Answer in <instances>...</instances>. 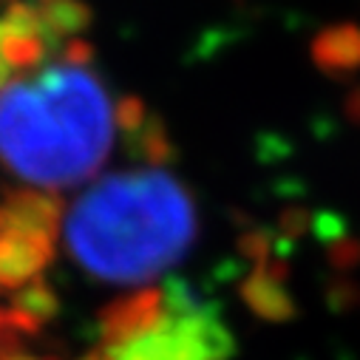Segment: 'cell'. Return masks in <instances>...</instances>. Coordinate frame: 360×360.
<instances>
[{
	"instance_id": "6da1fadb",
	"label": "cell",
	"mask_w": 360,
	"mask_h": 360,
	"mask_svg": "<svg viewBox=\"0 0 360 360\" xmlns=\"http://www.w3.org/2000/svg\"><path fill=\"white\" fill-rule=\"evenodd\" d=\"M114 128V103L88 63L63 57L0 88V162L40 191L94 176Z\"/></svg>"
},
{
	"instance_id": "7a4b0ae2",
	"label": "cell",
	"mask_w": 360,
	"mask_h": 360,
	"mask_svg": "<svg viewBox=\"0 0 360 360\" xmlns=\"http://www.w3.org/2000/svg\"><path fill=\"white\" fill-rule=\"evenodd\" d=\"M193 196L159 167L105 176L65 213L71 258L108 284H142L173 266L196 241Z\"/></svg>"
},
{
	"instance_id": "3957f363",
	"label": "cell",
	"mask_w": 360,
	"mask_h": 360,
	"mask_svg": "<svg viewBox=\"0 0 360 360\" xmlns=\"http://www.w3.org/2000/svg\"><path fill=\"white\" fill-rule=\"evenodd\" d=\"M233 338L188 290H165V312L142 332L103 343L85 360H227Z\"/></svg>"
},
{
	"instance_id": "277c9868",
	"label": "cell",
	"mask_w": 360,
	"mask_h": 360,
	"mask_svg": "<svg viewBox=\"0 0 360 360\" xmlns=\"http://www.w3.org/2000/svg\"><path fill=\"white\" fill-rule=\"evenodd\" d=\"M60 49L46 32L34 4L12 0L0 9V88L46 65L49 54Z\"/></svg>"
},
{
	"instance_id": "5b68a950",
	"label": "cell",
	"mask_w": 360,
	"mask_h": 360,
	"mask_svg": "<svg viewBox=\"0 0 360 360\" xmlns=\"http://www.w3.org/2000/svg\"><path fill=\"white\" fill-rule=\"evenodd\" d=\"M57 233L15 219L0 205V290H20L40 278L54 255Z\"/></svg>"
},
{
	"instance_id": "8992f818",
	"label": "cell",
	"mask_w": 360,
	"mask_h": 360,
	"mask_svg": "<svg viewBox=\"0 0 360 360\" xmlns=\"http://www.w3.org/2000/svg\"><path fill=\"white\" fill-rule=\"evenodd\" d=\"M287 266L276 258H266L261 264L252 266V273L247 276V281L241 284V298L244 304L264 321H290L295 318V301L287 292Z\"/></svg>"
},
{
	"instance_id": "52a82bcc",
	"label": "cell",
	"mask_w": 360,
	"mask_h": 360,
	"mask_svg": "<svg viewBox=\"0 0 360 360\" xmlns=\"http://www.w3.org/2000/svg\"><path fill=\"white\" fill-rule=\"evenodd\" d=\"M162 312H165V290H142L125 295L122 301H117L103 312V343H117L148 329Z\"/></svg>"
},
{
	"instance_id": "ba28073f",
	"label": "cell",
	"mask_w": 360,
	"mask_h": 360,
	"mask_svg": "<svg viewBox=\"0 0 360 360\" xmlns=\"http://www.w3.org/2000/svg\"><path fill=\"white\" fill-rule=\"evenodd\" d=\"M312 60L329 77H349L360 71V26L338 23L312 40Z\"/></svg>"
},
{
	"instance_id": "9c48e42d",
	"label": "cell",
	"mask_w": 360,
	"mask_h": 360,
	"mask_svg": "<svg viewBox=\"0 0 360 360\" xmlns=\"http://www.w3.org/2000/svg\"><path fill=\"white\" fill-rule=\"evenodd\" d=\"M46 32L57 40V46L63 49V43L79 37L88 26H91V9H88L82 0H32Z\"/></svg>"
},
{
	"instance_id": "30bf717a",
	"label": "cell",
	"mask_w": 360,
	"mask_h": 360,
	"mask_svg": "<svg viewBox=\"0 0 360 360\" xmlns=\"http://www.w3.org/2000/svg\"><path fill=\"white\" fill-rule=\"evenodd\" d=\"M128 139H131V145L136 148V153H139L145 162H150V165H159V162L170 159V153H173V145H170V139H167V131L162 128V122H159L156 117H148L139 131L128 134Z\"/></svg>"
},
{
	"instance_id": "8fae6325",
	"label": "cell",
	"mask_w": 360,
	"mask_h": 360,
	"mask_svg": "<svg viewBox=\"0 0 360 360\" xmlns=\"http://www.w3.org/2000/svg\"><path fill=\"white\" fill-rule=\"evenodd\" d=\"M114 120H117V128L125 131V134H134L142 128V122L148 120V111L142 105V100L136 97H122L117 105H114Z\"/></svg>"
},
{
	"instance_id": "7c38bea8",
	"label": "cell",
	"mask_w": 360,
	"mask_h": 360,
	"mask_svg": "<svg viewBox=\"0 0 360 360\" xmlns=\"http://www.w3.org/2000/svg\"><path fill=\"white\" fill-rule=\"evenodd\" d=\"M360 258V247L354 244V241H335L332 244V261L338 264V266H352L354 261Z\"/></svg>"
},
{
	"instance_id": "4fadbf2b",
	"label": "cell",
	"mask_w": 360,
	"mask_h": 360,
	"mask_svg": "<svg viewBox=\"0 0 360 360\" xmlns=\"http://www.w3.org/2000/svg\"><path fill=\"white\" fill-rule=\"evenodd\" d=\"M307 216L298 210V213H287L284 216V221H281V227L287 230V233H304V227H307V221H304Z\"/></svg>"
},
{
	"instance_id": "5bb4252c",
	"label": "cell",
	"mask_w": 360,
	"mask_h": 360,
	"mask_svg": "<svg viewBox=\"0 0 360 360\" xmlns=\"http://www.w3.org/2000/svg\"><path fill=\"white\" fill-rule=\"evenodd\" d=\"M346 114H349L352 122L360 125V88H354V91L346 97Z\"/></svg>"
},
{
	"instance_id": "9a60e30c",
	"label": "cell",
	"mask_w": 360,
	"mask_h": 360,
	"mask_svg": "<svg viewBox=\"0 0 360 360\" xmlns=\"http://www.w3.org/2000/svg\"><path fill=\"white\" fill-rule=\"evenodd\" d=\"M9 360H40V357H26V354H15V357H9Z\"/></svg>"
},
{
	"instance_id": "2e32d148",
	"label": "cell",
	"mask_w": 360,
	"mask_h": 360,
	"mask_svg": "<svg viewBox=\"0 0 360 360\" xmlns=\"http://www.w3.org/2000/svg\"><path fill=\"white\" fill-rule=\"evenodd\" d=\"M0 323H6V312H0Z\"/></svg>"
}]
</instances>
